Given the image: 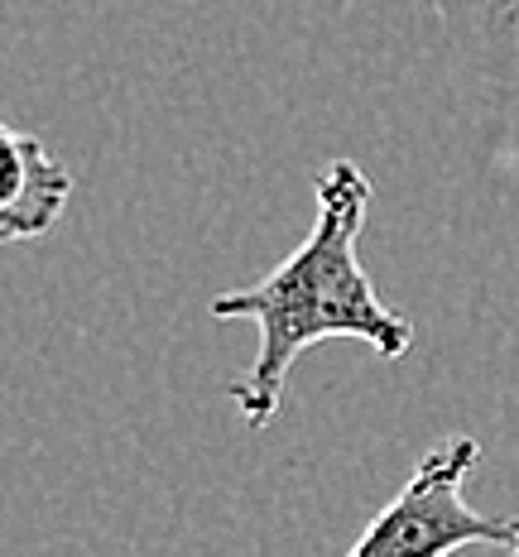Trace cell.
<instances>
[{
    "mask_svg": "<svg viewBox=\"0 0 519 557\" xmlns=\"http://www.w3.org/2000/svg\"><path fill=\"white\" fill-rule=\"evenodd\" d=\"M318 216L280 270L246 288L212 298L217 322H256L260 351L246 380L231 385L246 428H270L284 404V385L294 361L318 342L351 336L371 346L380 361H404L413 351V322L399 308L380 304L371 274L361 270V240L366 212H371V178L351 159H332L318 173Z\"/></svg>",
    "mask_w": 519,
    "mask_h": 557,
    "instance_id": "cell-1",
    "label": "cell"
},
{
    "mask_svg": "<svg viewBox=\"0 0 519 557\" xmlns=\"http://www.w3.org/2000/svg\"><path fill=\"white\" fill-rule=\"evenodd\" d=\"M477 461V437H447L423 451L404 491L366 524L346 557H453L467 548L519 557V515H486L467 505V475Z\"/></svg>",
    "mask_w": 519,
    "mask_h": 557,
    "instance_id": "cell-2",
    "label": "cell"
},
{
    "mask_svg": "<svg viewBox=\"0 0 519 557\" xmlns=\"http://www.w3.org/2000/svg\"><path fill=\"white\" fill-rule=\"evenodd\" d=\"M73 169L53 159L39 135L15 131L0 115V246L49 236L73 202Z\"/></svg>",
    "mask_w": 519,
    "mask_h": 557,
    "instance_id": "cell-3",
    "label": "cell"
}]
</instances>
